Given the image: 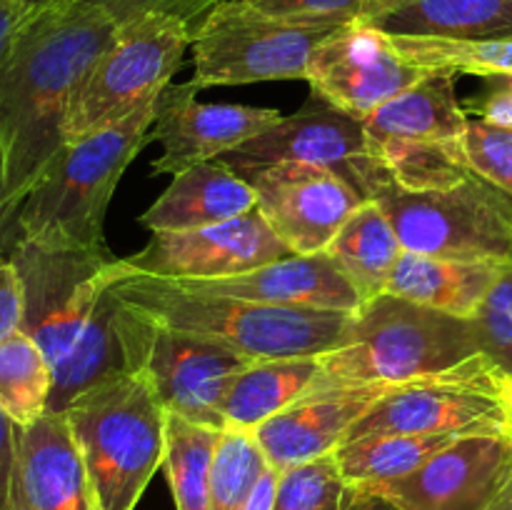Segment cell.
Listing matches in <instances>:
<instances>
[{"label": "cell", "mask_w": 512, "mask_h": 510, "mask_svg": "<svg viewBox=\"0 0 512 510\" xmlns=\"http://www.w3.org/2000/svg\"><path fill=\"white\" fill-rule=\"evenodd\" d=\"M118 23L98 5L58 0L28 13L0 68V150L5 170V218L65 145L70 100ZM13 245V238H10Z\"/></svg>", "instance_id": "6da1fadb"}, {"label": "cell", "mask_w": 512, "mask_h": 510, "mask_svg": "<svg viewBox=\"0 0 512 510\" xmlns=\"http://www.w3.org/2000/svg\"><path fill=\"white\" fill-rule=\"evenodd\" d=\"M25 290L23 333L38 343L53 370L50 413L123 370L113 333V295L105 283L110 250H63L15 243L8 250Z\"/></svg>", "instance_id": "7a4b0ae2"}, {"label": "cell", "mask_w": 512, "mask_h": 510, "mask_svg": "<svg viewBox=\"0 0 512 510\" xmlns=\"http://www.w3.org/2000/svg\"><path fill=\"white\" fill-rule=\"evenodd\" d=\"M105 283L118 300L158 323L213 340L250 360L323 355L348 340L353 313L250 303L138 273L113 258Z\"/></svg>", "instance_id": "3957f363"}, {"label": "cell", "mask_w": 512, "mask_h": 510, "mask_svg": "<svg viewBox=\"0 0 512 510\" xmlns=\"http://www.w3.org/2000/svg\"><path fill=\"white\" fill-rule=\"evenodd\" d=\"M155 115L158 100L118 125L65 143L15 208L13 245L25 240L43 248L105 253L103 225L110 198L125 168L153 143Z\"/></svg>", "instance_id": "277c9868"}, {"label": "cell", "mask_w": 512, "mask_h": 510, "mask_svg": "<svg viewBox=\"0 0 512 510\" xmlns=\"http://www.w3.org/2000/svg\"><path fill=\"white\" fill-rule=\"evenodd\" d=\"M478 355L468 318L383 293L353 313L345 345L320 355L313 388L400 385L445 375Z\"/></svg>", "instance_id": "5b68a950"}, {"label": "cell", "mask_w": 512, "mask_h": 510, "mask_svg": "<svg viewBox=\"0 0 512 510\" xmlns=\"http://www.w3.org/2000/svg\"><path fill=\"white\" fill-rule=\"evenodd\" d=\"M340 175L385 210L405 253L512 263V198L480 175L450 188L405 190L370 155L345 163Z\"/></svg>", "instance_id": "8992f818"}, {"label": "cell", "mask_w": 512, "mask_h": 510, "mask_svg": "<svg viewBox=\"0 0 512 510\" xmlns=\"http://www.w3.org/2000/svg\"><path fill=\"white\" fill-rule=\"evenodd\" d=\"M100 510H135L163 468L165 408L148 380L115 370L65 405Z\"/></svg>", "instance_id": "52a82bcc"}, {"label": "cell", "mask_w": 512, "mask_h": 510, "mask_svg": "<svg viewBox=\"0 0 512 510\" xmlns=\"http://www.w3.org/2000/svg\"><path fill=\"white\" fill-rule=\"evenodd\" d=\"M193 30V23L170 13H143L118 23L113 43L70 100L65 143L100 133L155 103L178 73Z\"/></svg>", "instance_id": "ba28073f"}, {"label": "cell", "mask_w": 512, "mask_h": 510, "mask_svg": "<svg viewBox=\"0 0 512 510\" xmlns=\"http://www.w3.org/2000/svg\"><path fill=\"white\" fill-rule=\"evenodd\" d=\"M113 333L123 370L148 380L165 413H178L210 428H225V393L235 375L253 360L213 340L158 323L115 295Z\"/></svg>", "instance_id": "9c48e42d"}, {"label": "cell", "mask_w": 512, "mask_h": 510, "mask_svg": "<svg viewBox=\"0 0 512 510\" xmlns=\"http://www.w3.org/2000/svg\"><path fill=\"white\" fill-rule=\"evenodd\" d=\"M348 20L265 13L245 0H220L193 30L195 88L305 80L313 50Z\"/></svg>", "instance_id": "30bf717a"}, {"label": "cell", "mask_w": 512, "mask_h": 510, "mask_svg": "<svg viewBox=\"0 0 512 510\" xmlns=\"http://www.w3.org/2000/svg\"><path fill=\"white\" fill-rule=\"evenodd\" d=\"M505 433L503 373L485 355L433 378L390 385L353 425L348 440L368 435Z\"/></svg>", "instance_id": "8fae6325"}, {"label": "cell", "mask_w": 512, "mask_h": 510, "mask_svg": "<svg viewBox=\"0 0 512 510\" xmlns=\"http://www.w3.org/2000/svg\"><path fill=\"white\" fill-rule=\"evenodd\" d=\"M255 208L293 255L325 253L365 195L335 168L313 163H275L245 170Z\"/></svg>", "instance_id": "7c38bea8"}, {"label": "cell", "mask_w": 512, "mask_h": 510, "mask_svg": "<svg viewBox=\"0 0 512 510\" xmlns=\"http://www.w3.org/2000/svg\"><path fill=\"white\" fill-rule=\"evenodd\" d=\"M423 75V68L400 53L393 35L355 18L313 50L305 80L313 95L365 120Z\"/></svg>", "instance_id": "4fadbf2b"}, {"label": "cell", "mask_w": 512, "mask_h": 510, "mask_svg": "<svg viewBox=\"0 0 512 510\" xmlns=\"http://www.w3.org/2000/svg\"><path fill=\"white\" fill-rule=\"evenodd\" d=\"M290 248L270 230L258 208L228 223L153 233L145 248L120 258L138 273L165 280H215L288 258Z\"/></svg>", "instance_id": "5bb4252c"}, {"label": "cell", "mask_w": 512, "mask_h": 510, "mask_svg": "<svg viewBox=\"0 0 512 510\" xmlns=\"http://www.w3.org/2000/svg\"><path fill=\"white\" fill-rule=\"evenodd\" d=\"M512 478L508 433L463 435L410 475L370 485L403 510H488Z\"/></svg>", "instance_id": "9a60e30c"}, {"label": "cell", "mask_w": 512, "mask_h": 510, "mask_svg": "<svg viewBox=\"0 0 512 510\" xmlns=\"http://www.w3.org/2000/svg\"><path fill=\"white\" fill-rule=\"evenodd\" d=\"M195 85H168L158 95V115L150 135L163 145L153 173L178 175L208 160H220L255 135L273 128L283 113L233 103H198Z\"/></svg>", "instance_id": "2e32d148"}, {"label": "cell", "mask_w": 512, "mask_h": 510, "mask_svg": "<svg viewBox=\"0 0 512 510\" xmlns=\"http://www.w3.org/2000/svg\"><path fill=\"white\" fill-rule=\"evenodd\" d=\"M390 385L313 388L255 428V440L275 473L335 453L353 425L378 403Z\"/></svg>", "instance_id": "e0dca14e"}, {"label": "cell", "mask_w": 512, "mask_h": 510, "mask_svg": "<svg viewBox=\"0 0 512 510\" xmlns=\"http://www.w3.org/2000/svg\"><path fill=\"white\" fill-rule=\"evenodd\" d=\"M360 155H370L363 120L318 95H310L303 108L293 115H283L273 128L255 135L220 160H225L235 173L275 163H313L340 173L345 163Z\"/></svg>", "instance_id": "ac0fdd59"}, {"label": "cell", "mask_w": 512, "mask_h": 510, "mask_svg": "<svg viewBox=\"0 0 512 510\" xmlns=\"http://www.w3.org/2000/svg\"><path fill=\"white\" fill-rule=\"evenodd\" d=\"M15 510H100L65 413L20 428Z\"/></svg>", "instance_id": "d6986e66"}, {"label": "cell", "mask_w": 512, "mask_h": 510, "mask_svg": "<svg viewBox=\"0 0 512 510\" xmlns=\"http://www.w3.org/2000/svg\"><path fill=\"white\" fill-rule=\"evenodd\" d=\"M203 293L230 295L250 303L358 313L360 298L325 253L288 255L240 275L215 280H173Z\"/></svg>", "instance_id": "ffe728a7"}, {"label": "cell", "mask_w": 512, "mask_h": 510, "mask_svg": "<svg viewBox=\"0 0 512 510\" xmlns=\"http://www.w3.org/2000/svg\"><path fill=\"white\" fill-rule=\"evenodd\" d=\"M255 210V190L225 160L198 163L173 175L165 193L140 215L150 233L228 223Z\"/></svg>", "instance_id": "44dd1931"}, {"label": "cell", "mask_w": 512, "mask_h": 510, "mask_svg": "<svg viewBox=\"0 0 512 510\" xmlns=\"http://www.w3.org/2000/svg\"><path fill=\"white\" fill-rule=\"evenodd\" d=\"M458 73L425 70L423 78L363 120L370 148L380 143H460L468 110L455 90Z\"/></svg>", "instance_id": "7402d4cb"}, {"label": "cell", "mask_w": 512, "mask_h": 510, "mask_svg": "<svg viewBox=\"0 0 512 510\" xmlns=\"http://www.w3.org/2000/svg\"><path fill=\"white\" fill-rule=\"evenodd\" d=\"M360 20L390 35L512 40V0H375Z\"/></svg>", "instance_id": "603a6c76"}, {"label": "cell", "mask_w": 512, "mask_h": 510, "mask_svg": "<svg viewBox=\"0 0 512 510\" xmlns=\"http://www.w3.org/2000/svg\"><path fill=\"white\" fill-rule=\"evenodd\" d=\"M505 265L508 263L500 260H453L403 253L385 293L470 320Z\"/></svg>", "instance_id": "cb8c5ba5"}, {"label": "cell", "mask_w": 512, "mask_h": 510, "mask_svg": "<svg viewBox=\"0 0 512 510\" xmlns=\"http://www.w3.org/2000/svg\"><path fill=\"white\" fill-rule=\"evenodd\" d=\"M320 375V355L253 360L230 383L223 400L225 428L255 430L303 398Z\"/></svg>", "instance_id": "d4e9b609"}, {"label": "cell", "mask_w": 512, "mask_h": 510, "mask_svg": "<svg viewBox=\"0 0 512 510\" xmlns=\"http://www.w3.org/2000/svg\"><path fill=\"white\" fill-rule=\"evenodd\" d=\"M403 253L393 223L370 198L345 220L325 248V255L355 288L360 303H370L388 290L390 275Z\"/></svg>", "instance_id": "484cf974"}, {"label": "cell", "mask_w": 512, "mask_h": 510, "mask_svg": "<svg viewBox=\"0 0 512 510\" xmlns=\"http://www.w3.org/2000/svg\"><path fill=\"white\" fill-rule=\"evenodd\" d=\"M455 438L463 435H368L340 445L335 458L348 485H380L418 470Z\"/></svg>", "instance_id": "4316f807"}, {"label": "cell", "mask_w": 512, "mask_h": 510, "mask_svg": "<svg viewBox=\"0 0 512 510\" xmlns=\"http://www.w3.org/2000/svg\"><path fill=\"white\" fill-rule=\"evenodd\" d=\"M223 430L165 413L163 470L175 510H208L210 470Z\"/></svg>", "instance_id": "83f0119b"}, {"label": "cell", "mask_w": 512, "mask_h": 510, "mask_svg": "<svg viewBox=\"0 0 512 510\" xmlns=\"http://www.w3.org/2000/svg\"><path fill=\"white\" fill-rule=\"evenodd\" d=\"M53 370L48 358L23 330L0 340V410L25 428L50 413Z\"/></svg>", "instance_id": "f1b7e54d"}, {"label": "cell", "mask_w": 512, "mask_h": 510, "mask_svg": "<svg viewBox=\"0 0 512 510\" xmlns=\"http://www.w3.org/2000/svg\"><path fill=\"white\" fill-rule=\"evenodd\" d=\"M393 43L413 65L423 70H453L458 75H510L512 40H450L393 35Z\"/></svg>", "instance_id": "f546056e"}, {"label": "cell", "mask_w": 512, "mask_h": 510, "mask_svg": "<svg viewBox=\"0 0 512 510\" xmlns=\"http://www.w3.org/2000/svg\"><path fill=\"white\" fill-rule=\"evenodd\" d=\"M268 468L253 430L223 428L210 470L208 510H243Z\"/></svg>", "instance_id": "4dcf8cb0"}, {"label": "cell", "mask_w": 512, "mask_h": 510, "mask_svg": "<svg viewBox=\"0 0 512 510\" xmlns=\"http://www.w3.org/2000/svg\"><path fill=\"white\" fill-rule=\"evenodd\" d=\"M348 488L335 453L278 473L273 510H343Z\"/></svg>", "instance_id": "1f68e13d"}, {"label": "cell", "mask_w": 512, "mask_h": 510, "mask_svg": "<svg viewBox=\"0 0 512 510\" xmlns=\"http://www.w3.org/2000/svg\"><path fill=\"white\" fill-rule=\"evenodd\" d=\"M470 323H473L480 353L500 373L512 375V263L505 265Z\"/></svg>", "instance_id": "d6a6232c"}, {"label": "cell", "mask_w": 512, "mask_h": 510, "mask_svg": "<svg viewBox=\"0 0 512 510\" xmlns=\"http://www.w3.org/2000/svg\"><path fill=\"white\" fill-rule=\"evenodd\" d=\"M460 153L470 173L512 198V128L470 118L460 138Z\"/></svg>", "instance_id": "836d02e7"}, {"label": "cell", "mask_w": 512, "mask_h": 510, "mask_svg": "<svg viewBox=\"0 0 512 510\" xmlns=\"http://www.w3.org/2000/svg\"><path fill=\"white\" fill-rule=\"evenodd\" d=\"M245 3L285 18L355 20L365 18L375 0H245Z\"/></svg>", "instance_id": "e575fe53"}, {"label": "cell", "mask_w": 512, "mask_h": 510, "mask_svg": "<svg viewBox=\"0 0 512 510\" xmlns=\"http://www.w3.org/2000/svg\"><path fill=\"white\" fill-rule=\"evenodd\" d=\"M58 3V0H55ZM83 3L98 5L103 8L115 23H123V20L135 18V15L143 13H170L180 15L188 23H193V28L198 25V20L213 8L220 0H83Z\"/></svg>", "instance_id": "d590c367"}, {"label": "cell", "mask_w": 512, "mask_h": 510, "mask_svg": "<svg viewBox=\"0 0 512 510\" xmlns=\"http://www.w3.org/2000/svg\"><path fill=\"white\" fill-rule=\"evenodd\" d=\"M25 290L8 253H0V340L23 330Z\"/></svg>", "instance_id": "8d00e7d4"}, {"label": "cell", "mask_w": 512, "mask_h": 510, "mask_svg": "<svg viewBox=\"0 0 512 510\" xmlns=\"http://www.w3.org/2000/svg\"><path fill=\"white\" fill-rule=\"evenodd\" d=\"M473 115L488 123L512 128V78L510 75H495L485 78V90L478 100L470 103Z\"/></svg>", "instance_id": "74e56055"}, {"label": "cell", "mask_w": 512, "mask_h": 510, "mask_svg": "<svg viewBox=\"0 0 512 510\" xmlns=\"http://www.w3.org/2000/svg\"><path fill=\"white\" fill-rule=\"evenodd\" d=\"M20 425L0 410V510H15V473H18Z\"/></svg>", "instance_id": "f35d334b"}, {"label": "cell", "mask_w": 512, "mask_h": 510, "mask_svg": "<svg viewBox=\"0 0 512 510\" xmlns=\"http://www.w3.org/2000/svg\"><path fill=\"white\" fill-rule=\"evenodd\" d=\"M25 18H28V8L23 5V0H0V68H3L15 33Z\"/></svg>", "instance_id": "ab89813d"}, {"label": "cell", "mask_w": 512, "mask_h": 510, "mask_svg": "<svg viewBox=\"0 0 512 510\" xmlns=\"http://www.w3.org/2000/svg\"><path fill=\"white\" fill-rule=\"evenodd\" d=\"M343 510H403L385 493L370 485H350Z\"/></svg>", "instance_id": "60d3db41"}, {"label": "cell", "mask_w": 512, "mask_h": 510, "mask_svg": "<svg viewBox=\"0 0 512 510\" xmlns=\"http://www.w3.org/2000/svg\"><path fill=\"white\" fill-rule=\"evenodd\" d=\"M275 490H278V473L273 468H268L263 473V478L258 480V485H255L253 495H250L243 510H273Z\"/></svg>", "instance_id": "b9f144b4"}, {"label": "cell", "mask_w": 512, "mask_h": 510, "mask_svg": "<svg viewBox=\"0 0 512 510\" xmlns=\"http://www.w3.org/2000/svg\"><path fill=\"white\" fill-rule=\"evenodd\" d=\"M10 250V230L5 218V170H3V150H0V253Z\"/></svg>", "instance_id": "7bdbcfd3"}, {"label": "cell", "mask_w": 512, "mask_h": 510, "mask_svg": "<svg viewBox=\"0 0 512 510\" xmlns=\"http://www.w3.org/2000/svg\"><path fill=\"white\" fill-rule=\"evenodd\" d=\"M503 405H505V433L512 438V375H503Z\"/></svg>", "instance_id": "ee69618b"}, {"label": "cell", "mask_w": 512, "mask_h": 510, "mask_svg": "<svg viewBox=\"0 0 512 510\" xmlns=\"http://www.w3.org/2000/svg\"><path fill=\"white\" fill-rule=\"evenodd\" d=\"M488 510H512V478L508 480V485L503 488V493L495 498V503L490 505Z\"/></svg>", "instance_id": "f6af8a7d"}, {"label": "cell", "mask_w": 512, "mask_h": 510, "mask_svg": "<svg viewBox=\"0 0 512 510\" xmlns=\"http://www.w3.org/2000/svg\"><path fill=\"white\" fill-rule=\"evenodd\" d=\"M55 0H23V5L28 8V13H35V10H43L48 5H53Z\"/></svg>", "instance_id": "bcb514c9"}]
</instances>
